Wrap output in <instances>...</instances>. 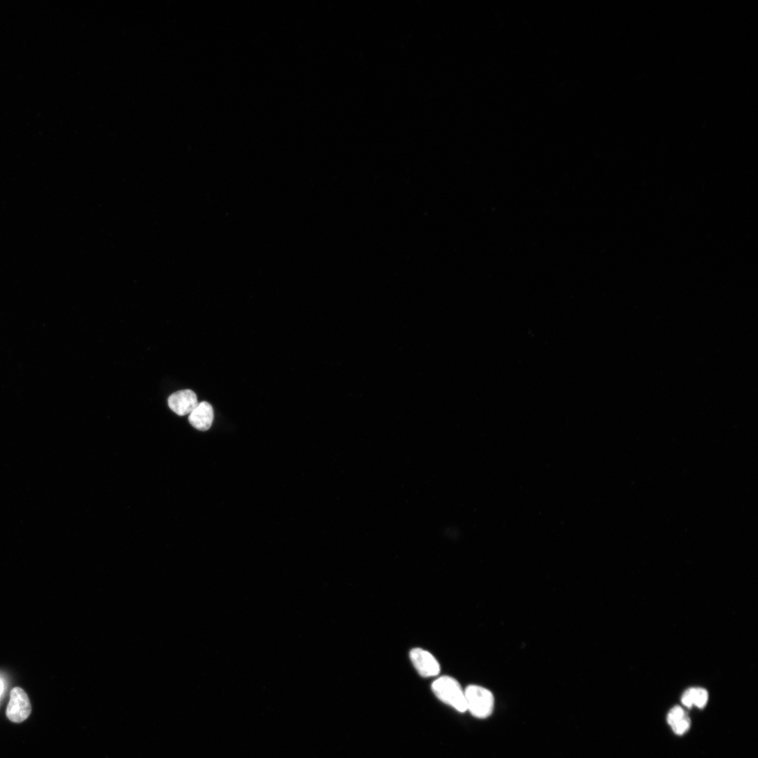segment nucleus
<instances>
[{
	"mask_svg": "<svg viewBox=\"0 0 758 758\" xmlns=\"http://www.w3.org/2000/svg\"><path fill=\"white\" fill-rule=\"evenodd\" d=\"M410 658L420 675L424 677L436 676L440 666L437 659L427 651L414 648L410 651Z\"/></svg>",
	"mask_w": 758,
	"mask_h": 758,
	"instance_id": "obj_4",
	"label": "nucleus"
},
{
	"mask_svg": "<svg viewBox=\"0 0 758 758\" xmlns=\"http://www.w3.org/2000/svg\"><path fill=\"white\" fill-rule=\"evenodd\" d=\"M434 695L443 703L460 712L467 711L465 691L458 681L449 676H442L432 684Z\"/></svg>",
	"mask_w": 758,
	"mask_h": 758,
	"instance_id": "obj_1",
	"label": "nucleus"
},
{
	"mask_svg": "<svg viewBox=\"0 0 758 758\" xmlns=\"http://www.w3.org/2000/svg\"><path fill=\"white\" fill-rule=\"evenodd\" d=\"M686 714L679 706L672 707L668 712L667 721L670 726L682 719Z\"/></svg>",
	"mask_w": 758,
	"mask_h": 758,
	"instance_id": "obj_8",
	"label": "nucleus"
},
{
	"mask_svg": "<svg viewBox=\"0 0 758 758\" xmlns=\"http://www.w3.org/2000/svg\"><path fill=\"white\" fill-rule=\"evenodd\" d=\"M32 706L25 691L20 687L13 688L6 709V716L13 722L20 723L30 714Z\"/></svg>",
	"mask_w": 758,
	"mask_h": 758,
	"instance_id": "obj_3",
	"label": "nucleus"
},
{
	"mask_svg": "<svg viewBox=\"0 0 758 758\" xmlns=\"http://www.w3.org/2000/svg\"><path fill=\"white\" fill-rule=\"evenodd\" d=\"M3 686H3V683H2V681H1V680H0V696H1V693H2V691H3Z\"/></svg>",
	"mask_w": 758,
	"mask_h": 758,
	"instance_id": "obj_11",
	"label": "nucleus"
},
{
	"mask_svg": "<svg viewBox=\"0 0 758 758\" xmlns=\"http://www.w3.org/2000/svg\"><path fill=\"white\" fill-rule=\"evenodd\" d=\"M691 721L686 714L682 719L671 726L673 731L678 735L684 733L690 727Z\"/></svg>",
	"mask_w": 758,
	"mask_h": 758,
	"instance_id": "obj_9",
	"label": "nucleus"
},
{
	"mask_svg": "<svg viewBox=\"0 0 758 758\" xmlns=\"http://www.w3.org/2000/svg\"><path fill=\"white\" fill-rule=\"evenodd\" d=\"M198 404L196 394L190 389L177 391L168 398L169 408L180 416L190 414Z\"/></svg>",
	"mask_w": 758,
	"mask_h": 758,
	"instance_id": "obj_5",
	"label": "nucleus"
},
{
	"mask_svg": "<svg viewBox=\"0 0 758 758\" xmlns=\"http://www.w3.org/2000/svg\"><path fill=\"white\" fill-rule=\"evenodd\" d=\"M708 693L707 691L703 688H693V704L699 708L703 707L707 701Z\"/></svg>",
	"mask_w": 758,
	"mask_h": 758,
	"instance_id": "obj_7",
	"label": "nucleus"
},
{
	"mask_svg": "<svg viewBox=\"0 0 758 758\" xmlns=\"http://www.w3.org/2000/svg\"><path fill=\"white\" fill-rule=\"evenodd\" d=\"M466 707L471 714L479 719L489 717L494 707V697L487 689L479 685H469L465 690Z\"/></svg>",
	"mask_w": 758,
	"mask_h": 758,
	"instance_id": "obj_2",
	"label": "nucleus"
},
{
	"mask_svg": "<svg viewBox=\"0 0 758 758\" xmlns=\"http://www.w3.org/2000/svg\"><path fill=\"white\" fill-rule=\"evenodd\" d=\"M693 688H690L684 691L681 696V703L684 705L690 707L693 704Z\"/></svg>",
	"mask_w": 758,
	"mask_h": 758,
	"instance_id": "obj_10",
	"label": "nucleus"
},
{
	"mask_svg": "<svg viewBox=\"0 0 758 758\" xmlns=\"http://www.w3.org/2000/svg\"><path fill=\"white\" fill-rule=\"evenodd\" d=\"M213 417L212 406L206 401H201L189 414L188 420L197 430L206 431L211 427Z\"/></svg>",
	"mask_w": 758,
	"mask_h": 758,
	"instance_id": "obj_6",
	"label": "nucleus"
}]
</instances>
